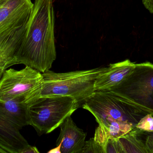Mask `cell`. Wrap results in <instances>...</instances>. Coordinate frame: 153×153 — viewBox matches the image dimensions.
Segmentation results:
<instances>
[{
	"label": "cell",
	"mask_w": 153,
	"mask_h": 153,
	"mask_svg": "<svg viewBox=\"0 0 153 153\" xmlns=\"http://www.w3.org/2000/svg\"><path fill=\"white\" fill-rule=\"evenodd\" d=\"M53 0H35L17 54L19 64L41 73L50 70L56 57Z\"/></svg>",
	"instance_id": "1"
},
{
	"label": "cell",
	"mask_w": 153,
	"mask_h": 153,
	"mask_svg": "<svg viewBox=\"0 0 153 153\" xmlns=\"http://www.w3.org/2000/svg\"><path fill=\"white\" fill-rule=\"evenodd\" d=\"M105 67L90 70L56 73L50 70L42 73L43 81L25 103L47 96H67L75 99L80 107L94 93L97 76Z\"/></svg>",
	"instance_id": "2"
},
{
	"label": "cell",
	"mask_w": 153,
	"mask_h": 153,
	"mask_svg": "<svg viewBox=\"0 0 153 153\" xmlns=\"http://www.w3.org/2000/svg\"><path fill=\"white\" fill-rule=\"evenodd\" d=\"M81 107L90 111L102 128L114 121H128L135 127L147 113L124 101L111 91H95Z\"/></svg>",
	"instance_id": "3"
},
{
	"label": "cell",
	"mask_w": 153,
	"mask_h": 153,
	"mask_svg": "<svg viewBox=\"0 0 153 153\" xmlns=\"http://www.w3.org/2000/svg\"><path fill=\"white\" fill-rule=\"evenodd\" d=\"M28 105L30 125L39 135L60 127L80 107L75 99L67 96L42 97Z\"/></svg>",
	"instance_id": "4"
},
{
	"label": "cell",
	"mask_w": 153,
	"mask_h": 153,
	"mask_svg": "<svg viewBox=\"0 0 153 153\" xmlns=\"http://www.w3.org/2000/svg\"><path fill=\"white\" fill-rule=\"evenodd\" d=\"M109 91L129 105L153 116V64H135L134 70Z\"/></svg>",
	"instance_id": "5"
},
{
	"label": "cell",
	"mask_w": 153,
	"mask_h": 153,
	"mask_svg": "<svg viewBox=\"0 0 153 153\" xmlns=\"http://www.w3.org/2000/svg\"><path fill=\"white\" fill-rule=\"evenodd\" d=\"M43 81L42 73L30 66L7 69L0 79V102L14 100L25 103Z\"/></svg>",
	"instance_id": "6"
},
{
	"label": "cell",
	"mask_w": 153,
	"mask_h": 153,
	"mask_svg": "<svg viewBox=\"0 0 153 153\" xmlns=\"http://www.w3.org/2000/svg\"><path fill=\"white\" fill-rule=\"evenodd\" d=\"M33 6L31 0H5L0 7V38L26 24Z\"/></svg>",
	"instance_id": "7"
},
{
	"label": "cell",
	"mask_w": 153,
	"mask_h": 153,
	"mask_svg": "<svg viewBox=\"0 0 153 153\" xmlns=\"http://www.w3.org/2000/svg\"><path fill=\"white\" fill-rule=\"evenodd\" d=\"M20 128L7 115L0 103V148L6 153H20L29 145Z\"/></svg>",
	"instance_id": "8"
},
{
	"label": "cell",
	"mask_w": 153,
	"mask_h": 153,
	"mask_svg": "<svg viewBox=\"0 0 153 153\" xmlns=\"http://www.w3.org/2000/svg\"><path fill=\"white\" fill-rule=\"evenodd\" d=\"M135 67L128 59L110 64L100 73L95 80L94 91H109L125 79Z\"/></svg>",
	"instance_id": "9"
},
{
	"label": "cell",
	"mask_w": 153,
	"mask_h": 153,
	"mask_svg": "<svg viewBox=\"0 0 153 153\" xmlns=\"http://www.w3.org/2000/svg\"><path fill=\"white\" fill-rule=\"evenodd\" d=\"M60 127L61 132L56 146L61 145V153H81L85 143L86 134L76 126L71 116L65 119Z\"/></svg>",
	"instance_id": "10"
},
{
	"label": "cell",
	"mask_w": 153,
	"mask_h": 153,
	"mask_svg": "<svg viewBox=\"0 0 153 153\" xmlns=\"http://www.w3.org/2000/svg\"><path fill=\"white\" fill-rule=\"evenodd\" d=\"M27 23L0 38V79L5 70L19 64L16 56L24 37Z\"/></svg>",
	"instance_id": "11"
},
{
	"label": "cell",
	"mask_w": 153,
	"mask_h": 153,
	"mask_svg": "<svg viewBox=\"0 0 153 153\" xmlns=\"http://www.w3.org/2000/svg\"><path fill=\"white\" fill-rule=\"evenodd\" d=\"M1 104L7 115L21 129L23 127L30 125L28 104L14 100L8 101Z\"/></svg>",
	"instance_id": "12"
},
{
	"label": "cell",
	"mask_w": 153,
	"mask_h": 153,
	"mask_svg": "<svg viewBox=\"0 0 153 153\" xmlns=\"http://www.w3.org/2000/svg\"><path fill=\"white\" fill-rule=\"evenodd\" d=\"M118 139L124 153H147L144 142L137 134L135 128Z\"/></svg>",
	"instance_id": "13"
},
{
	"label": "cell",
	"mask_w": 153,
	"mask_h": 153,
	"mask_svg": "<svg viewBox=\"0 0 153 153\" xmlns=\"http://www.w3.org/2000/svg\"><path fill=\"white\" fill-rule=\"evenodd\" d=\"M135 128L133 124L128 121H116L111 122L105 128H101L107 134L109 139H118Z\"/></svg>",
	"instance_id": "14"
},
{
	"label": "cell",
	"mask_w": 153,
	"mask_h": 153,
	"mask_svg": "<svg viewBox=\"0 0 153 153\" xmlns=\"http://www.w3.org/2000/svg\"><path fill=\"white\" fill-rule=\"evenodd\" d=\"M136 128L142 131L153 132V116L147 114L141 119L135 127Z\"/></svg>",
	"instance_id": "15"
},
{
	"label": "cell",
	"mask_w": 153,
	"mask_h": 153,
	"mask_svg": "<svg viewBox=\"0 0 153 153\" xmlns=\"http://www.w3.org/2000/svg\"><path fill=\"white\" fill-rule=\"evenodd\" d=\"M105 153L103 148L100 146L94 140L91 138L85 142L84 146L80 153Z\"/></svg>",
	"instance_id": "16"
},
{
	"label": "cell",
	"mask_w": 153,
	"mask_h": 153,
	"mask_svg": "<svg viewBox=\"0 0 153 153\" xmlns=\"http://www.w3.org/2000/svg\"><path fill=\"white\" fill-rule=\"evenodd\" d=\"M106 153H124L119 139H109L106 146Z\"/></svg>",
	"instance_id": "17"
},
{
	"label": "cell",
	"mask_w": 153,
	"mask_h": 153,
	"mask_svg": "<svg viewBox=\"0 0 153 153\" xmlns=\"http://www.w3.org/2000/svg\"><path fill=\"white\" fill-rule=\"evenodd\" d=\"M137 129L140 134L146 137L145 140L143 141L147 153H153V132H146Z\"/></svg>",
	"instance_id": "18"
},
{
	"label": "cell",
	"mask_w": 153,
	"mask_h": 153,
	"mask_svg": "<svg viewBox=\"0 0 153 153\" xmlns=\"http://www.w3.org/2000/svg\"><path fill=\"white\" fill-rule=\"evenodd\" d=\"M39 151L36 146L29 145L21 152L20 153H39Z\"/></svg>",
	"instance_id": "19"
},
{
	"label": "cell",
	"mask_w": 153,
	"mask_h": 153,
	"mask_svg": "<svg viewBox=\"0 0 153 153\" xmlns=\"http://www.w3.org/2000/svg\"><path fill=\"white\" fill-rule=\"evenodd\" d=\"M143 3L145 7L153 14V0H143Z\"/></svg>",
	"instance_id": "20"
},
{
	"label": "cell",
	"mask_w": 153,
	"mask_h": 153,
	"mask_svg": "<svg viewBox=\"0 0 153 153\" xmlns=\"http://www.w3.org/2000/svg\"><path fill=\"white\" fill-rule=\"evenodd\" d=\"M60 148H61V145H59L58 146H56V148L55 149L51 150V151L48 152V153H61L60 152Z\"/></svg>",
	"instance_id": "21"
},
{
	"label": "cell",
	"mask_w": 153,
	"mask_h": 153,
	"mask_svg": "<svg viewBox=\"0 0 153 153\" xmlns=\"http://www.w3.org/2000/svg\"><path fill=\"white\" fill-rule=\"evenodd\" d=\"M0 153H6V152L4 150H3L1 148H0Z\"/></svg>",
	"instance_id": "22"
},
{
	"label": "cell",
	"mask_w": 153,
	"mask_h": 153,
	"mask_svg": "<svg viewBox=\"0 0 153 153\" xmlns=\"http://www.w3.org/2000/svg\"><path fill=\"white\" fill-rule=\"evenodd\" d=\"M4 1H5V0H3V1H0V7H1V6L2 4H3V3L4 2Z\"/></svg>",
	"instance_id": "23"
},
{
	"label": "cell",
	"mask_w": 153,
	"mask_h": 153,
	"mask_svg": "<svg viewBox=\"0 0 153 153\" xmlns=\"http://www.w3.org/2000/svg\"><path fill=\"white\" fill-rule=\"evenodd\" d=\"M3 1V0H0V1Z\"/></svg>",
	"instance_id": "24"
}]
</instances>
